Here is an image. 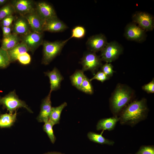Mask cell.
<instances>
[{"mask_svg": "<svg viewBox=\"0 0 154 154\" xmlns=\"http://www.w3.org/2000/svg\"><path fill=\"white\" fill-rule=\"evenodd\" d=\"M68 28L66 25L57 17L47 20L44 22L43 31L51 32L63 31Z\"/></svg>", "mask_w": 154, "mask_h": 154, "instance_id": "5bb4252c", "label": "cell"}, {"mask_svg": "<svg viewBox=\"0 0 154 154\" xmlns=\"http://www.w3.org/2000/svg\"><path fill=\"white\" fill-rule=\"evenodd\" d=\"M15 12L21 16H24L31 12L34 9L33 2L31 0H14L11 3Z\"/></svg>", "mask_w": 154, "mask_h": 154, "instance_id": "9a60e30c", "label": "cell"}, {"mask_svg": "<svg viewBox=\"0 0 154 154\" xmlns=\"http://www.w3.org/2000/svg\"><path fill=\"white\" fill-rule=\"evenodd\" d=\"M43 34L33 31H30L23 35L22 41L27 46L29 51L33 53L41 44L43 41Z\"/></svg>", "mask_w": 154, "mask_h": 154, "instance_id": "9c48e42d", "label": "cell"}, {"mask_svg": "<svg viewBox=\"0 0 154 154\" xmlns=\"http://www.w3.org/2000/svg\"><path fill=\"white\" fill-rule=\"evenodd\" d=\"M31 27L26 19L23 16L15 20L12 27L13 33L25 35L31 31Z\"/></svg>", "mask_w": 154, "mask_h": 154, "instance_id": "e0dca14e", "label": "cell"}, {"mask_svg": "<svg viewBox=\"0 0 154 154\" xmlns=\"http://www.w3.org/2000/svg\"><path fill=\"white\" fill-rule=\"evenodd\" d=\"M35 10L40 17L44 22L57 17L53 7L45 1L38 2Z\"/></svg>", "mask_w": 154, "mask_h": 154, "instance_id": "8fae6325", "label": "cell"}, {"mask_svg": "<svg viewBox=\"0 0 154 154\" xmlns=\"http://www.w3.org/2000/svg\"><path fill=\"white\" fill-rule=\"evenodd\" d=\"M135 95L134 90L125 84H118L109 100L110 110L114 116L119 115Z\"/></svg>", "mask_w": 154, "mask_h": 154, "instance_id": "7a4b0ae2", "label": "cell"}, {"mask_svg": "<svg viewBox=\"0 0 154 154\" xmlns=\"http://www.w3.org/2000/svg\"><path fill=\"white\" fill-rule=\"evenodd\" d=\"M148 113L146 98H143L128 104L122 110L119 116L122 125L133 127L145 119Z\"/></svg>", "mask_w": 154, "mask_h": 154, "instance_id": "6da1fadb", "label": "cell"}, {"mask_svg": "<svg viewBox=\"0 0 154 154\" xmlns=\"http://www.w3.org/2000/svg\"><path fill=\"white\" fill-rule=\"evenodd\" d=\"M86 33V30L84 27L81 26H76L72 29L71 36L68 39L69 40L72 38H82L85 36Z\"/></svg>", "mask_w": 154, "mask_h": 154, "instance_id": "83f0119b", "label": "cell"}, {"mask_svg": "<svg viewBox=\"0 0 154 154\" xmlns=\"http://www.w3.org/2000/svg\"><path fill=\"white\" fill-rule=\"evenodd\" d=\"M67 105V103L65 102L59 106L52 107L48 121L53 126L59 123L62 112Z\"/></svg>", "mask_w": 154, "mask_h": 154, "instance_id": "44dd1931", "label": "cell"}, {"mask_svg": "<svg viewBox=\"0 0 154 154\" xmlns=\"http://www.w3.org/2000/svg\"></svg>", "mask_w": 154, "mask_h": 154, "instance_id": "f35d334b", "label": "cell"}, {"mask_svg": "<svg viewBox=\"0 0 154 154\" xmlns=\"http://www.w3.org/2000/svg\"><path fill=\"white\" fill-rule=\"evenodd\" d=\"M68 40L67 39L53 42L43 41L42 44L43 46L42 64L45 65L49 64L60 54L63 47Z\"/></svg>", "mask_w": 154, "mask_h": 154, "instance_id": "3957f363", "label": "cell"}, {"mask_svg": "<svg viewBox=\"0 0 154 154\" xmlns=\"http://www.w3.org/2000/svg\"><path fill=\"white\" fill-rule=\"evenodd\" d=\"M29 51L27 46L22 42L19 43L12 48L7 50L11 63L17 60L18 57L20 55Z\"/></svg>", "mask_w": 154, "mask_h": 154, "instance_id": "ffe728a7", "label": "cell"}, {"mask_svg": "<svg viewBox=\"0 0 154 154\" xmlns=\"http://www.w3.org/2000/svg\"><path fill=\"white\" fill-rule=\"evenodd\" d=\"M107 43L106 36L103 34H100L89 37L86 44L89 51L96 53L101 51Z\"/></svg>", "mask_w": 154, "mask_h": 154, "instance_id": "30bf717a", "label": "cell"}, {"mask_svg": "<svg viewBox=\"0 0 154 154\" xmlns=\"http://www.w3.org/2000/svg\"><path fill=\"white\" fill-rule=\"evenodd\" d=\"M91 81L85 76L79 90L88 94L91 95L94 93V89Z\"/></svg>", "mask_w": 154, "mask_h": 154, "instance_id": "484cf974", "label": "cell"}, {"mask_svg": "<svg viewBox=\"0 0 154 154\" xmlns=\"http://www.w3.org/2000/svg\"><path fill=\"white\" fill-rule=\"evenodd\" d=\"M51 93L50 92L48 95L42 100L40 112L37 118L39 122L45 123L48 121L52 107L51 101Z\"/></svg>", "mask_w": 154, "mask_h": 154, "instance_id": "4fadbf2b", "label": "cell"}, {"mask_svg": "<svg viewBox=\"0 0 154 154\" xmlns=\"http://www.w3.org/2000/svg\"><path fill=\"white\" fill-rule=\"evenodd\" d=\"M44 123L42 128L43 130L46 133L51 142L54 144L56 138L53 130V126L48 121Z\"/></svg>", "mask_w": 154, "mask_h": 154, "instance_id": "f1b7e54d", "label": "cell"}, {"mask_svg": "<svg viewBox=\"0 0 154 154\" xmlns=\"http://www.w3.org/2000/svg\"><path fill=\"white\" fill-rule=\"evenodd\" d=\"M45 75L49 78L50 84V90L53 91L57 90L60 88L61 83L64 80L63 76L58 69L54 67L51 71L44 72Z\"/></svg>", "mask_w": 154, "mask_h": 154, "instance_id": "2e32d148", "label": "cell"}, {"mask_svg": "<svg viewBox=\"0 0 154 154\" xmlns=\"http://www.w3.org/2000/svg\"><path fill=\"white\" fill-rule=\"evenodd\" d=\"M15 12L11 4L7 3L0 8V21L7 17L13 15Z\"/></svg>", "mask_w": 154, "mask_h": 154, "instance_id": "d4e9b609", "label": "cell"}, {"mask_svg": "<svg viewBox=\"0 0 154 154\" xmlns=\"http://www.w3.org/2000/svg\"><path fill=\"white\" fill-rule=\"evenodd\" d=\"M102 61L100 57L96 53L88 51L84 53L80 63L82 65V70L84 72L89 70L94 74L103 65Z\"/></svg>", "mask_w": 154, "mask_h": 154, "instance_id": "8992f818", "label": "cell"}, {"mask_svg": "<svg viewBox=\"0 0 154 154\" xmlns=\"http://www.w3.org/2000/svg\"><path fill=\"white\" fill-rule=\"evenodd\" d=\"M110 78L106 75L101 70L98 72L91 79L90 81L94 80H96L103 82L106 80H109Z\"/></svg>", "mask_w": 154, "mask_h": 154, "instance_id": "d6a6232c", "label": "cell"}, {"mask_svg": "<svg viewBox=\"0 0 154 154\" xmlns=\"http://www.w3.org/2000/svg\"><path fill=\"white\" fill-rule=\"evenodd\" d=\"M8 1L7 0H0V5H4L7 3Z\"/></svg>", "mask_w": 154, "mask_h": 154, "instance_id": "74e56055", "label": "cell"}, {"mask_svg": "<svg viewBox=\"0 0 154 154\" xmlns=\"http://www.w3.org/2000/svg\"><path fill=\"white\" fill-rule=\"evenodd\" d=\"M0 105L3 109H6L10 114H13L19 108H25L29 112L33 113L25 102L20 99L16 94L15 90L9 92L4 97L0 96Z\"/></svg>", "mask_w": 154, "mask_h": 154, "instance_id": "277c9868", "label": "cell"}, {"mask_svg": "<svg viewBox=\"0 0 154 154\" xmlns=\"http://www.w3.org/2000/svg\"><path fill=\"white\" fill-rule=\"evenodd\" d=\"M10 63L7 50L0 47V68H6Z\"/></svg>", "mask_w": 154, "mask_h": 154, "instance_id": "4316f807", "label": "cell"}, {"mask_svg": "<svg viewBox=\"0 0 154 154\" xmlns=\"http://www.w3.org/2000/svg\"><path fill=\"white\" fill-rule=\"evenodd\" d=\"M43 154H65L60 152L56 151L48 152L44 153Z\"/></svg>", "mask_w": 154, "mask_h": 154, "instance_id": "8d00e7d4", "label": "cell"}, {"mask_svg": "<svg viewBox=\"0 0 154 154\" xmlns=\"http://www.w3.org/2000/svg\"><path fill=\"white\" fill-rule=\"evenodd\" d=\"M123 50L122 46L117 42H108L101 51L100 58L102 61L110 63L118 58Z\"/></svg>", "mask_w": 154, "mask_h": 154, "instance_id": "5b68a950", "label": "cell"}, {"mask_svg": "<svg viewBox=\"0 0 154 154\" xmlns=\"http://www.w3.org/2000/svg\"><path fill=\"white\" fill-rule=\"evenodd\" d=\"M85 76L82 70H76L70 76V79L72 85L79 90Z\"/></svg>", "mask_w": 154, "mask_h": 154, "instance_id": "cb8c5ba5", "label": "cell"}, {"mask_svg": "<svg viewBox=\"0 0 154 154\" xmlns=\"http://www.w3.org/2000/svg\"><path fill=\"white\" fill-rule=\"evenodd\" d=\"M113 68V66L111 63H106L102 65L100 70L110 78L113 75L115 72Z\"/></svg>", "mask_w": 154, "mask_h": 154, "instance_id": "f546056e", "label": "cell"}, {"mask_svg": "<svg viewBox=\"0 0 154 154\" xmlns=\"http://www.w3.org/2000/svg\"><path fill=\"white\" fill-rule=\"evenodd\" d=\"M135 154H154L153 145H142Z\"/></svg>", "mask_w": 154, "mask_h": 154, "instance_id": "4dcf8cb0", "label": "cell"}, {"mask_svg": "<svg viewBox=\"0 0 154 154\" xmlns=\"http://www.w3.org/2000/svg\"><path fill=\"white\" fill-rule=\"evenodd\" d=\"M23 16L28 21L32 31L39 33H43V27L44 22L38 15L35 9Z\"/></svg>", "mask_w": 154, "mask_h": 154, "instance_id": "7c38bea8", "label": "cell"}, {"mask_svg": "<svg viewBox=\"0 0 154 154\" xmlns=\"http://www.w3.org/2000/svg\"><path fill=\"white\" fill-rule=\"evenodd\" d=\"M3 36L8 35L11 34L12 30V27H1Z\"/></svg>", "mask_w": 154, "mask_h": 154, "instance_id": "d590c367", "label": "cell"}, {"mask_svg": "<svg viewBox=\"0 0 154 154\" xmlns=\"http://www.w3.org/2000/svg\"><path fill=\"white\" fill-rule=\"evenodd\" d=\"M142 89L148 94L154 93V79L153 78L149 83L145 84L142 87Z\"/></svg>", "mask_w": 154, "mask_h": 154, "instance_id": "e575fe53", "label": "cell"}, {"mask_svg": "<svg viewBox=\"0 0 154 154\" xmlns=\"http://www.w3.org/2000/svg\"><path fill=\"white\" fill-rule=\"evenodd\" d=\"M133 23L145 31H151L154 28L153 17L151 14L145 12H137L132 17Z\"/></svg>", "mask_w": 154, "mask_h": 154, "instance_id": "52a82bcc", "label": "cell"}, {"mask_svg": "<svg viewBox=\"0 0 154 154\" xmlns=\"http://www.w3.org/2000/svg\"><path fill=\"white\" fill-rule=\"evenodd\" d=\"M20 40L18 35L12 33L8 35L3 36L1 47L5 50H9L19 43Z\"/></svg>", "mask_w": 154, "mask_h": 154, "instance_id": "d6986e66", "label": "cell"}, {"mask_svg": "<svg viewBox=\"0 0 154 154\" xmlns=\"http://www.w3.org/2000/svg\"><path fill=\"white\" fill-rule=\"evenodd\" d=\"M15 17L13 15L7 17L0 21V26L1 27H12L13 22Z\"/></svg>", "mask_w": 154, "mask_h": 154, "instance_id": "836d02e7", "label": "cell"}, {"mask_svg": "<svg viewBox=\"0 0 154 154\" xmlns=\"http://www.w3.org/2000/svg\"><path fill=\"white\" fill-rule=\"evenodd\" d=\"M17 60L21 64L26 65L30 63L31 58L30 55L27 52H26L19 56Z\"/></svg>", "mask_w": 154, "mask_h": 154, "instance_id": "1f68e13d", "label": "cell"}, {"mask_svg": "<svg viewBox=\"0 0 154 154\" xmlns=\"http://www.w3.org/2000/svg\"><path fill=\"white\" fill-rule=\"evenodd\" d=\"M102 132L99 134L92 132H89L87 134V136L89 139L91 141L100 144H105L109 145L112 146L114 142L102 136Z\"/></svg>", "mask_w": 154, "mask_h": 154, "instance_id": "603a6c76", "label": "cell"}, {"mask_svg": "<svg viewBox=\"0 0 154 154\" xmlns=\"http://www.w3.org/2000/svg\"><path fill=\"white\" fill-rule=\"evenodd\" d=\"M145 31L135 23H130L126 26L124 35L127 40L142 42L145 39Z\"/></svg>", "mask_w": 154, "mask_h": 154, "instance_id": "ba28073f", "label": "cell"}, {"mask_svg": "<svg viewBox=\"0 0 154 154\" xmlns=\"http://www.w3.org/2000/svg\"><path fill=\"white\" fill-rule=\"evenodd\" d=\"M119 116H114L100 119L98 122L96 126L97 130H101L110 131L115 128L117 123L119 121Z\"/></svg>", "mask_w": 154, "mask_h": 154, "instance_id": "ac0fdd59", "label": "cell"}, {"mask_svg": "<svg viewBox=\"0 0 154 154\" xmlns=\"http://www.w3.org/2000/svg\"><path fill=\"white\" fill-rule=\"evenodd\" d=\"M17 111L13 114L5 113L0 115V128H10L17 120Z\"/></svg>", "mask_w": 154, "mask_h": 154, "instance_id": "7402d4cb", "label": "cell"}]
</instances>
